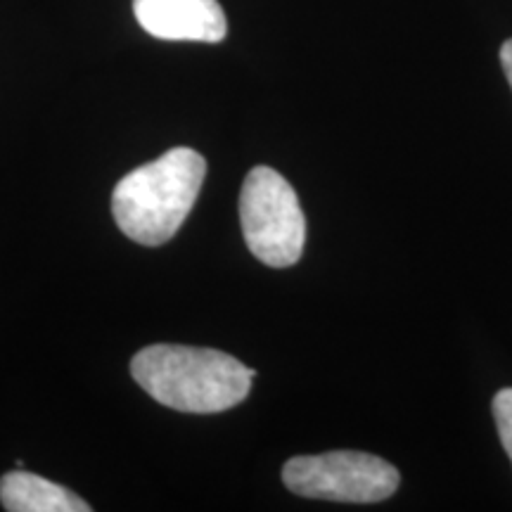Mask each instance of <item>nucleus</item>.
Instances as JSON below:
<instances>
[{"label": "nucleus", "mask_w": 512, "mask_h": 512, "mask_svg": "<svg viewBox=\"0 0 512 512\" xmlns=\"http://www.w3.org/2000/svg\"><path fill=\"white\" fill-rule=\"evenodd\" d=\"M131 375L162 406L204 415L245 401L256 373L216 349L152 344L133 356Z\"/></svg>", "instance_id": "f257e3e1"}, {"label": "nucleus", "mask_w": 512, "mask_h": 512, "mask_svg": "<svg viewBox=\"0 0 512 512\" xmlns=\"http://www.w3.org/2000/svg\"><path fill=\"white\" fill-rule=\"evenodd\" d=\"M207 162L190 147H174L155 162L126 174L112 192V214L121 233L140 245L169 242L200 195Z\"/></svg>", "instance_id": "f03ea898"}, {"label": "nucleus", "mask_w": 512, "mask_h": 512, "mask_svg": "<svg viewBox=\"0 0 512 512\" xmlns=\"http://www.w3.org/2000/svg\"><path fill=\"white\" fill-rule=\"evenodd\" d=\"M245 242L261 264L294 266L302 259L306 219L297 192L271 166H254L240 190Z\"/></svg>", "instance_id": "7ed1b4c3"}, {"label": "nucleus", "mask_w": 512, "mask_h": 512, "mask_svg": "<svg viewBox=\"0 0 512 512\" xmlns=\"http://www.w3.org/2000/svg\"><path fill=\"white\" fill-rule=\"evenodd\" d=\"M283 482L292 494L335 503H380L396 494L399 470L363 451H330L290 458Z\"/></svg>", "instance_id": "20e7f679"}, {"label": "nucleus", "mask_w": 512, "mask_h": 512, "mask_svg": "<svg viewBox=\"0 0 512 512\" xmlns=\"http://www.w3.org/2000/svg\"><path fill=\"white\" fill-rule=\"evenodd\" d=\"M138 24L162 41L221 43L228 22L219 0H133Z\"/></svg>", "instance_id": "39448f33"}, {"label": "nucleus", "mask_w": 512, "mask_h": 512, "mask_svg": "<svg viewBox=\"0 0 512 512\" xmlns=\"http://www.w3.org/2000/svg\"><path fill=\"white\" fill-rule=\"evenodd\" d=\"M0 503L10 512H91L74 491L22 467L0 477Z\"/></svg>", "instance_id": "423d86ee"}, {"label": "nucleus", "mask_w": 512, "mask_h": 512, "mask_svg": "<svg viewBox=\"0 0 512 512\" xmlns=\"http://www.w3.org/2000/svg\"><path fill=\"white\" fill-rule=\"evenodd\" d=\"M494 418L498 437L512 463V387H505L494 396Z\"/></svg>", "instance_id": "0eeeda50"}, {"label": "nucleus", "mask_w": 512, "mask_h": 512, "mask_svg": "<svg viewBox=\"0 0 512 512\" xmlns=\"http://www.w3.org/2000/svg\"><path fill=\"white\" fill-rule=\"evenodd\" d=\"M501 67L505 72V79H508L512 88V38H508V41L501 46Z\"/></svg>", "instance_id": "6e6552de"}]
</instances>
